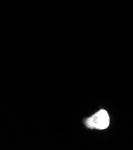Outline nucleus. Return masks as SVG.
Here are the masks:
<instances>
[{
	"instance_id": "f257e3e1",
	"label": "nucleus",
	"mask_w": 133,
	"mask_h": 150,
	"mask_svg": "<svg viewBox=\"0 0 133 150\" xmlns=\"http://www.w3.org/2000/svg\"><path fill=\"white\" fill-rule=\"evenodd\" d=\"M84 123L89 129L104 130L109 126L110 117L107 111L101 110L91 117L85 118Z\"/></svg>"
}]
</instances>
